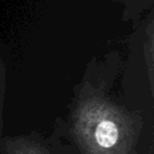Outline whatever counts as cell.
Wrapping results in <instances>:
<instances>
[{
  "label": "cell",
  "mask_w": 154,
  "mask_h": 154,
  "mask_svg": "<svg viewBox=\"0 0 154 154\" xmlns=\"http://www.w3.org/2000/svg\"><path fill=\"white\" fill-rule=\"evenodd\" d=\"M119 138V129L110 118H101L95 127V139L100 147L111 148Z\"/></svg>",
  "instance_id": "6da1fadb"
}]
</instances>
